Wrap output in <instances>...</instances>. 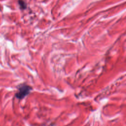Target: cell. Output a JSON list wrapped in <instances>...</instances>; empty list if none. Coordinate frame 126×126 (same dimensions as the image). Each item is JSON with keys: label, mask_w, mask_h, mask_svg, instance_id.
<instances>
[{"label": "cell", "mask_w": 126, "mask_h": 126, "mask_svg": "<svg viewBox=\"0 0 126 126\" xmlns=\"http://www.w3.org/2000/svg\"><path fill=\"white\" fill-rule=\"evenodd\" d=\"M32 90V88L27 85H21L18 87V92L16 94V97L19 99L24 98L28 95Z\"/></svg>", "instance_id": "obj_1"}, {"label": "cell", "mask_w": 126, "mask_h": 126, "mask_svg": "<svg viewBox=\"0 0 126 126\" xmlns=\"http://www.w3.org/2000/svg\"><path fill=\"white\" fill-rule=\"evenodd\" d=\"M19 4L22 9H25L26 7V5L23 0H19L18 1Z\"/></svg>", "instance_id": "obj_2"}]
</instances>
